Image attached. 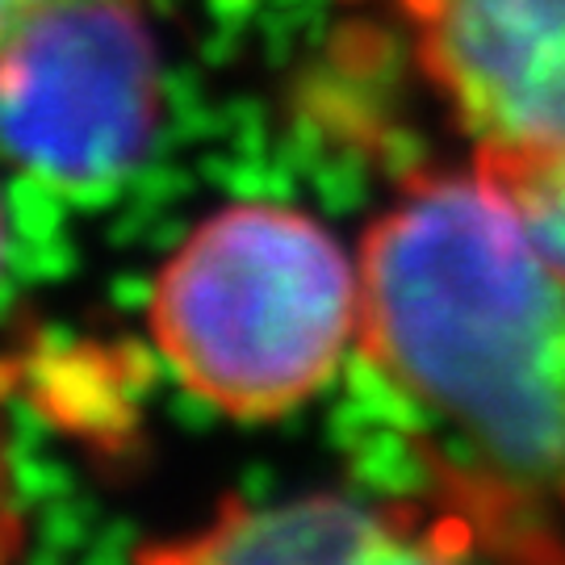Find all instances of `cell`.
<instances>
[{
  "instance_id": "6da1fadb",
  "label": "cell",
  "mask_w": 565,
  "mask_h": 565,
  "mask_svg": "<svg viewBox=\"0 0 565 565\" xmlns=\"http://www.w3.org/2000/svg\"><path fill=\"white\" fill-rule=\"evenodd\" d=\"M361 331L503 499L565 503V277L478 177L415 184L369 231Z\"/></svg>"
},
{
  "instance_id": "7a4b0ae2",
  "label": "cell",
  "mask_w": 565,
  "mask_h": 565,
  "mask_svg": "<svg viewBox=\"0 0 565 565\" xmlns=\"http://www.w3.org/2000/svg\"><path fill=\"white\" fill-rule=\"evenodd\" d=\"M361 323L340 243L306 214L231 205L163 264L151 331L181 382L235 419H273L331 377Z\"/></svg>"
},
{
  "instance_id": "3957f363",
  "label": "cell",
  "mask_w": 565,
  "mask_h": 565,
  "mask_svg": "<svg viewBox=\"0 0 565 565\" xmlns=\"http://www.w3.org/2000/svg\"><path fill=\"white\" fill-rule=\"evenodd\" d=\"M9 156L63 193L126 177L156 121V46L135 0H46L4 25Z\"/></svg>"
},
{
  "instance_id": "277c9868",
  "label": "cell",
  "mask_w": 565,
  "mask_h": 565,
  "mask_svg": "<svg viewBox=\"0 0 565 565\" xmlns=\"http://www.w3.org/2000/svg\"><path fill=\"white\" fill-rule=\"evenodd\" d=\"M478 147H565V0H403Z\"/></svg>"
},
{
  "instance_id": "5b68a950",
  "label": "cell",
  "mask_w": 565,
  "mask_h": 565,
  "mask_svg": "<svg viewBox=\"0 0 565 565\" xmlns=\"http://www.w3.org/2000/svg\"><path fill=\"white\" fill-rule=\"evenodd\" d=\"M398 524L348 499H298L252 511L226 503L218 520L177 545L147 548L151 562H398L424 557Z\"/></svg>"
},
{
  "instance_id": "8992f818",
  "label": "cell",
  "mask_w": 565,
  "mask_h": 565,
  "mask_svg": "<svg viewBox=\"0 0 565 565\" xmlns=\"http://www.w3.org/2000/svg\"><path fill=\"white\" fill-rule=\"evenodd\" d=\"M473 177L565 277V147H478Z\"/></svg>"
},
{
  "instance_id": "52a82bcc",
  "label": "cell",
  "mask_w": 565,
  "mask_h": 565,
  "mask_svg": "<svg viewBox=\"0 0 565 565\" xmlns=\"http://www.w3.org/2000/svg\"><path fill=\"white\" fill-rule=\"evenodd\" d=\"M0 4H4V25H9V21H18L21 13L39 9V4H46V0H0Z\"/></svg>"
}]
</instances>
